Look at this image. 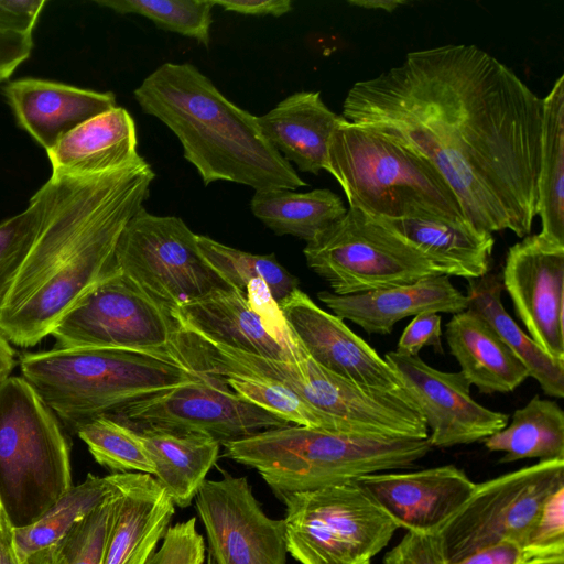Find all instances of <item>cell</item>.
Returning <instances> with one entry per match:
<instances>
[{
	"instance_id": "cell-1",
	"label": "cell",
	"mask_w": 564,
	"mask_h": 564,
	"mask_svg": "<svg viewBox=\"0 0 564 564\" xmlns=\"http://www.w3.org/2000/svg\"><path fill=\"white\" fill-rule=\"evenodd\" d=\"M341 116L431 162L477 229L531 232L543 98L487 52L473 44L410 52L355 83Z\"/></svg>"
},
{
	"instance_id": "cell-2",
	"label": "cell",
	"mask_w": 564,
	"mask_h": 564,
	"mask_svg": "<svg viewBox=\"0 0 564 564\" xmlns=\"http://www.w3.org/2000/svg\"><path fill=\"white\" fill-rule=\"evenodd\" d=\"M155 173L141 162L91 176H55L39 235L3 305L0 335L32 347L89 290L119 271L115 251Z\"/></svg>"
},
{
	"instance_id": "cell-3",
	"label": "cell",
	"mask_w": 564,
	"mask_h": 564,
	"mask_svg": "<svg viewBox=\"0 0 564 564\" xmlns=\"http://www.w3.org/2000/svg\"><path fill=\"white\" fill-rule=\"evenodd\" d=\"M134 98L177 137L205 185L228 181L256 192L307 185L263 137L257 116L228 100L194 65L162 64Z\"/></svg>"
},
{
	"instance_id": "cell-4",
	"label": "cell",
	"mask_w": 564,
	"mask_h": 564,
	"mask_svg": "<svg viewBox=\"0 0 564 564\" xmlns=\"http://www.w3.org/2000/svg\"><path fill=\"white\" fill-rule=\"evenodd\" d=\"M230 459L256 469L276 498L404 469L432 448L427 438L332 432L300 425L226 442Z\"/></svg>"
},
{
	"instance_id": "cell-5",
	"label": "cell",
	"mask_w": 564,
	"mask_h": 564,
	"mask_svg": "<svg viewBox=\"0 0 564 564\" xmlns=\"http://www.w3.org/2000/svg\"><path fill=\"white\" fill-rule=\"evenodd\" d=\"M19 364L22 378L74 429L205 373L172 358L111 348L58 347L24 354Z\"/></svg>"
},
{
	"instance_id": "cell-6",
	"label": "cell",
	"mask_w": 564,
	"mask_h": 564,
	"mask_svg": "<svg viewBox=\"0 0 564 564\" xmlns=\"http://www.w3.org/2000/svg\"><path fill=\"white\" fill-rule=\"evenodd\" d=\"M325 171L338 182L349 207L371 217L468 221L431 162L344 117L329 139Z\"/></svg>"
},
{
	"instance_id": "cell-7",
	"label": "cell",
	"mask_w": 564,
	"mask_h": 564,
	"mask_svg": "<svg viewBox=\"0 0 564 564\" xmlns=\"http://www.w3.org/2000/svg\"><path fill=\"white\" fill-rule=\"evenodd\" d=\"M72 486L54 413L22 377H8L0 386V507L10 524H32Z\"/></svg>"
},
{
	"instance_id": "cell-8",
	"label": "cell",
	"mask_w": 564,
	"mask_h": 564,
	"mask_svg": "<svg viewBox=\"0 0 564 564\" xmlns=\"http://www.w3.org/2000/svg\"><path fill=\"white\" fill-rule=\"evenodd\" d=\"M295 344L294 362L218 344H207L206 360L215 375L235 372L271 380L352 433L427 438V426L415 404L399 395L362 388L344 379L312 359L296 336Z\"/></svg>"
},
{
	"instance_id": "cell-9",
	"label": "cell",
	"mask_w": 564,
	"mask_h": 564,
	"mask_svg": "<svg viewBox=\"0 0 564 564\" xmlns=\"http://www.w3.org/2000/svg\"><path fill=\"white\" fill-rule=\"evenodd\" d=\"M281 501L286 551L300 564H371L399 529L356 481Z\"/></svg>"
},
{
	"instance_id": "cell-10",
	"label": "cell",
	"mask_w": 564,
	"mask_h": 564,
	"mask_svg": "<svg viewBox=\"0 0 564 564\" xmlns=\"http://www.w3.org/2000/svg\"><path fill=\"white\" fill-rule=\"evenodd\" d=\"M303 253L337 295L452 276L445 267L354 207L306 242Z\"/></svg>"
},
{
	"instance_id": "cell-11",
	"label": "cell",
	"mask_w": 564,
	"mask_h": 564,
	"mask_svg": "<svg viewBox=\"0 0 564 564\" xmlns=\"http://www.w3.org/2000/svg\"><path fill=\"white\" fill-rule=\"evenodd\" d=\"M50 335L62 348L140 351L172 358L193 368L185 332L171 311L138 290L120 271L84 294L57 321Z\"/></svg>"
},
{
	"instance_id": "cell-12",
	"label": "cell",
	"mask_w": 564,
	"mask_h": 564,
	"mask_svg": "<svg viewBox=\"0 0 564 564\" xmlns=\"http://www.w3.org/2000/svg\"><path fill=\"white\" fill-rule=\"evenodd\" d=\"M183 219L142 207L123 228L115 251L117 268L138 290L172 311L230 286L198 250Z\"/></svg>"
},
{
	"instance_id": "cell-13",
	"label": "cell",
	"mask_w": 564,
	"mask_h": 564,
	"mask_svg": "<svg viewBox=\"0 0 564 564\" xmlns=\"http://www.w3.org/2000/svg\"><path fill=\"white\" fill-rule=\"evenodd\" d=\"M564 487V459L536 464L476 484L438 532L451 563L510 541L524 547L547 499Z\"/></svg>"
},
{
	"instance_id": "cell-14",
	"label": "cell",
	"mask_w": 564,
	"mask_h": 564,
	"mask_svg": "<svg viewBox=\"0 0 564 564\" xmlns=\"http://www.w3.org/2000/svg\"><path fill=\"white\" fill-rule=\"evenodd\" d=\"M110 416L134 431L155 427L195 432L220 444L291 424L238 395L223 377L207 372L132 402Z\"/></svg>"
},
{
	"instance_id": "cell-15",
	"label": "cell",
	"mask_w": 564,
	"mask_h": 564,
	"mask_svg": "<svg viewBox=\"0 0 564 564\" xmlns=\"http://www.w3.org/2000/svg\"><path fill=\"white\" fill-rule=\"evenodd\" d=\"M216 564H286L283 520L268 517L246 477L206 479L195 496Z\"/></svg>"
},
{
	"instance_id": "cell-16",
	"label": "cell",
	"mask_w": 564,
	"mask_h": 564,
	"mask_svg": "<svg viewBox=\"0 0 564 564\" xmlns=\"http://www.w3.org/2000/svg\"><path fill=\"white\" fill-rule=\"evenodd\" d=\"M383 358L422 414L431 431L427 440L432 447L484 441L508 424V414L489 410L471 398V384L460 371H441L419 356L395 351Z\"/></svg>"
},
{
	"instance_id": "cell-17",
	"label": "cell",
	"mask_w": 564,
	"mask_h": 564,
	"mask_svg": "<svg viewBox=\"0 0 564 564\" xmlns=\"http://www.w3.org/2000/svg\"><path fill=\"white\" fill-rule=\"evenodd\" d=\"M501 280L530 337L564 360V246L540 234L524 237L509 248Z\"/></svg>"
},
{
	"instance_id": "cell-18",
	"label": "cell",
	"mask_w": 564,
	"mask_h": 564,
	"mask_svg": "<svg viewBox=\"0 0 564 564\" xmlns=\"http://www.w3.org/2000/svg\"><path fill=\"white\" fill-rule=\"evenodd\" d=\"M279 306L289 328L317 364L357 386L414 404L384 358L341 318L321 308L300 289Z\"/></svg>"
},
{
	"instance_id": "cell-19",
	"label": "cell",
	"mask_w": 564,
	"mask_h": 564,
	"mask_svg": "<svg viewBox=\"0 0 564 564\" xmlns=\"http://www.w3.org/2000/svg\"><path fill=\"white\" fill-rule=\"evenodd\" d=\"M359 484L398 528L438 533L471 496L474 482L454 465L359 477Z\"/></svg>"
},
{
	"instance_id": "cell-20",
	"label": "cell",
	"mask_w": 564,
	"mask_h": 564,
	"mask_svg": "<svg viewBox=\"0 0 564 564\" xmlns=\"http://www.w3.org/2000/svg\"><path fill=\"white\" fill-rule=\"evenodd\" d=\"M112 475L116 495L101 564H149L170 527L175 506L152 475Z\"/></svg>"
},
{
	"instance_id": "cell-21",
	"label": "cell",
	"mask_w": 564,
	"mask_h": 564,
	"mask_svg": "<svg viewBox=\"0 0 564 564\" xmlns=\"http://www.w3.org/2000/svg\"><path fill=\"white\" fill-rule=\"evenodd\" d=\"M336 316L362 328L367 334H391L401 319L424 312L457 314L468 308L469 300L448 275H435L414 283L370 290L349 295L330 291L317 293Z\"/></svg>"
},
{
	"instance_id": "cell-22",
	"label": "cell",
	"mask_w": 564,
	"mask_h": 564,
	"mask_svg": "<svg viewBox=\"0 0 564 564\" xmlns=\"http://www.w3.org/2000/svg\"><path fill=\"white\" fill-rule=\"evenodd\" d=\"M3 95L18 123L46 152L76 127L117 107L111 91L30 77L10 82Z\"/></svg>"
},
{
	"instance_id": "cell-23",
	"label": "cell",
	"mask_w": 564,
	"mask_h": 564,
	"mask_svg": "<svg viewBox=\"0 0 564 564\" xmlns=\"http://www.w3.org/2000/svg\"><path fill=\"white\" fill-rule=\"evenodd\" d=\"M171 313L183 330L205 343L282 361L296 360L294 334L292 352L268 333L246 295L231 288L215 290Z\"/></svg>"
},
{
	"instance_id": "cell-24",
	"label": "cell",
	"mask_w": 564,
	"mask_h": 564,
	"mask_svg": "<svg viewBox=\"0 0 564 564\" xmlns=\"http://www.w3.org/2000/svg\"><path fill=\"white\" fill-rule=\"evenodd\" d=\"M52 175L91 176L144 160L138 153L135 123L122 107L76 127L47 151Z\"/></svg>"
},
{
	"instance_id": "cell-25",
	"label": "cell",
	"mask_w": 564,
	"mask_h": 564,
	"mask_svg": "<svg viewBox=\"0 0 564 564\" xmlns=\"http://www.w3.org/2000/svg\"><path fill=\"white\" fill-rule=\"evenodd\" d=\"M257 119L263 137L284 160L317 175L326 169L329 139L343 116L333 112L318 91H299Z\"/></svg>"
},
{
	"instance_id": "cell-26",
	"label": "cell",
	"mask_w": 564,
	"mask_h": 564,
	"mask_svg": "<svg viewBox=\"0 0 564 564\" xmlns=\"http://www.w3.org/2000/svg\"><path fill=\"white\" fill-rule=\"evenodd\" d=\"M445 338L460 372L480 393L512 392L529 377L514 352L469 308L453 315Z\"/></svg>"
},
{
	"instance_id": "cell-27",
	"label": "cell",
	"mask_w": 564,
	"mask_h": 564,
	"mask_svg": "<svg viewBox=\"0 0 564 564\" xmlns=\"http://www.w3.org/2000/svg\"><path fill=\"white\" fill-rule=\"evenodd\" d=\"M372 218L445 267L452 276L476 279L489 271L495 245L492 234L479 230L468 221L431 217Z\"/></svg>"
},
{
	"instance_id": "cell-28",
	"label": "cell",
	"mask_w": 564,
	"mask_h": 564,
	"mask_svg": "<svg viewBox=\"0 0 564 564\" xmlns=\"http://www.w3.org/2000/svg\"><path fill=\"white\" fill-rule=\"evenodd\" d=\"M138 432L154 467V478L175 507L186 508L216 464L220 443L205 434L144 427Z\"/></svg>"
},
{
	"instance_id": "cell-29",
	"label": "cell",
	"mask_w": 564,
	"mask_h": 564,
	"mask_svg": "<svg viewBox=\"0 0 564 564\" xmlns=\"http://www.w3.org/2000/svg\"><path fill=\"white\" fill-rule=\"evenodd\" d=\"M501 273H487L467 280L468 308L485 319L499 338L521 360L545 394L564 397V360L552 358L506 311L502 301Z\"/></svg>"
},
{
	"instance_id": "cell-30",
	"label": "cell",
	"mask_w": 564,
	"mask_h": 564,
	"mask_svg": "<svg viewBox=\"0 0 564 564\" xmlns=\"http://www.w3.org/2000/svg\"><path fill=\"white\" fill-rule=\"evenodd\" d=\"M250 208L274 234L292 235L306 242L347 212L341 198L327 188L305 193L284 188L257 191Z\"/></svg>"
},
{
	"instance_id": "cell-31",
	"label": "cell",
	"mask_w": 564,
	"mask_h": 564,
	"mask_svg": "<svg viewBox=\"0 0 564 564\" xmlns=\"http://www.w3.org/2000/svg\"><path fill=\"white\" fill-rule=\"evenodd\" d=\"M482 442L488 451L503 453L500 463L564 459V412L557 402L536 394L514 411L509 425Z\"/></svg>"
},
{
	"instance_id": "cell-32",
	"label": "cell",
	"mask_w": 564,
	"mask_h": 564,
	"mask_svg": "<svg viewBox=\"0 0 564 564\" xmlns=\"http://www.w3.org/2000/svg\"><path fill=\"white\" fill-rule=\"evenodd\" d=\"M538 215L540 235L564 246V75L543 98Z\"/></svg>"
},
{
	"instance_id": "cell-33",
	"label": "cell",
	"mask_w": 564,
	"mask_h": 564,
	"mask_svg": "<svg viewBox=\"0 0 564 564\" xmlns=\"http://www.w3.org/2000/svg\"><path fill=\"white\" fill-rule=\"evenodd\" d=\"M115 491L112 474L105 477L89 474L83 482L64 492L35 522L13 529L15 550L21 563L34 552L61 541Z\"/></svg>"
},
{
	"instance_id": "cell-34",
	"label": "cell",
	"mask_w": 564,
	"mask_h": 564,
	"mask_svg": "<svg viewBox=\"0 0 564 564\" xmlns=\"http://www.w3.org/2000/svg\"><path fill=\"white\" fill-rule=\"evenodd\" d=\"M196 240L206 262L234 290L245 294L248 285L264 281L280 305L299 289L297 278L280 264L273 253L253 254L203 235H197Z\"/></svg>"
},
{
	"instance_id": "cell-35",
	"label": "cell",
	"mask_w": 564,
	"mask_h": 564,
	"mask_svg": "<svg viewBox=\"0 0 564 564\" xmlns=\"http://www.w3.org/2000/svg\"><path fill=\"white\" fill-rule=\"evenodd\" d=\"M95 460L113 473L154 474L138 432L110 415H98L75 426Z\"/></svg>"
},
{
	"instance_id": "cell-36",
	"label": "cell",
	"mask_w": 564,
	"mask_h": 564,
	"mask_svg": "<svg viewBox=\"0 0 564 564\" xmlns=\"http://www.w3.org/2000/svg\"><path fill=\"white\" fill-rule=\"evenodd\" d=\"M226 383L241 398L289 423L332 432L352 433L330 416L313 409L286 388L251 375L224 372ZM364 435V434H362Z\"/></svg>"
},
{
	"instance_id": "cell-37",
	"label": "cell",
	"mask_w": 564,
	"mask_h": 564,
	"mask_svg": "<svg viewBox=\"0 0 564 564\" xmlns=\"http://www.w3.org/2000/svg\"><path fill=\"white\" fill-rule=\"evenodd\" d=\"M121 14H139L159 29L192 37L208 46L213 22L210 0H95Z\"/></svg>"
},
{
	"instance_id": "cell-38",
	"label": "cell",
	"mask_w": 564,
	"mask_h": 564,
	"mask_svg": "<svg viewBox=\"0 0 564 564\" xmlns=\"http://www.w3.org/2000/svg\"><path fill=\"white\" fill-rule=\"evenodd\" d=\"M45 204V191L41 186L23 212L0 224V307L39 235Z\"/></svg>"
},
{
	"instance_id": "cell-39",
	"label": "cell",
	"mask_w": 564,
	"mask_h": 564,
	"mask_svg": "<svg viewBox=\"0 0 564 564\" xmlns=\"http://www.w3.org/2000/svg\"><path fill=\"white\" fill-rule=\"evenodd\" d=\"M115 495L54 544L64 564H101Z\"/></svg>"
},
{
	"instance_id": "cell-40",
	"label": "cell",
	"mask_w": 564,
	"mask_h": 564,
	"mask_svg": "<svg viewBox=\"0 0 564 564\" xmlns=\"http://www.w3.org/2000/svg\"><path fill=\"white\" fill-rule=\"evenodd\" d=\"M205 557V541L192 517L169 527L149 564H203Z\"/></svg>"
},
{
	"instance_id": "cell-41",
	"label": "cell",
	"mask_w": 564,
	"mask_h": 564,
	"mask_svg": "<svg viewBox=\"0 0 564 564\" xmlns=\"http://www.w3.org/2000/svg\"><path fill=\"white\" fill-rule=\"evenodd\" d=\"M523 550L529 556L564 554V487L545 502Z\"/></svg>"
},
{
	"instance_id": "cell-42",
	"label": "cell",
	"mask_w": 564,
	"mask_h": 564,
	"mask_svg": "<svg viewBox=\"0 0 564 564\" xmlns=\"http://www.w3.org/2000/svg\"><path fill=\"white\" fill-rule=\"evenodd\" d=\"M383 564H451L440 533L406 531Z\"/></svg>"
},
{
	"instance_id": "cell-43",
	"label": "cell",
	"mask_w": 564,
	"mask_h": 564,
	"mask_svg": "<svg viewBox=\"0 0 564 564\" xmlns=\"http://www.w3.org/2000/svg\"><path fill=\"white\" fill-rule=\"evenodd\" d=\"M441 322V315L434 312H424L413 316L400 336L394 351L414 357L419 356L424 347L431 346L435 351L443 354Z\"/></svg>"
},
{
	"instance_id": "cell-44",
	"label": "cell",
	"mask_w": 564,
	"mask_h": 564,
	"mask_svg": "<svg viewBox=\"0 0 564 564\" xmlns=\"http://www.w3.org/2000/svg\"><path fill=\"white\" fill-rule=\"evenodd\" d=\"M45 0H0V33L32 36Z\"/></svg>"
},
{
	"instance_id": "cell-45",
	"label": "cell",
	"mask_w": 564,
	"mask_h": 564,
	"mask_svg": "<svg viewBox=\"0 0 564 564\" xmlns=\"http://www.w3.org/2000/svg\"><path fill=\"white\" fill-rule=\"evenodd\" d=\"M527 556L522 546L505 541L451 564H521Z\"/></svg>"
},
{
	"instance_id": "cell-46",
	"label": "cell",
	"mask_w": 564,
	"mask_h": 564,
	"mask_svg": "<svg viewBox=\"0 0 564 564\" xmlns=\"http://www.w3.org/2000/svg\"><path fill=\"white\" fill-rule=\"evenodd\" d=\"M225 11L251 15H272L279 18L292 10L291 0H210Z\"/></svg>"
},
{
	"instance_id": "cell-47",
	"label": "cell",
	"mask_w": 564,
	"mask_h": 564,
	"mask_svg": "<svg viewBox=\"0 0 564 564\" xmlns=\"http://www.w3.org/2000/svg\"><path fill=\"white\" fill-rule=\"evenodd\" d=\"M0 564H22L15 550L13 528L0 508Z\"/></svg>"
},
{
	"instance_id": "cell-48",
	"label": "cell",
	"mask_w": 564,
	"mask_h": 564,
	"mask_svg": "<svg viewBox=\"0 0 564 564\" xmlns=\"http://www.w3.org/2000/svg\"><path fill=\"white\" fill-rule=\"evenodd\" d=\"M14 366V351L7 341L0 335V386L2 382L10 377V373Z\"/></svg>"
},
{
	"instance_id": "cell-49",
	"label": "cell",
	"mask_w": 564,
	"mask_h": 564,
	"mask_svg": "<svg viewBox=\"0 0 564 564\" xmlns=\"http://www.w3.org/2000/svg\"><path fill=\"white\" fill-rule=\"evenodd\" d=\"M22 564H64L55 545L42 549L28 556Z\"/></svg>"
},
{
	"instance_id": "cell-50",
	"label": "cell",
	"mask_w": 564,
	"mask_h": 564,
	"mask_svg": "<svg viewBox=\"0 0 564 564\" xmlns=\"http://www.w3.org/2000/svg\"><path fill=\"white\" fill-rule=\"evenodd\" d=\"M349 4L372 10H382L386 12H393L400 6H404L408 1L404 0H349Z\"/></svg>"
},
{
	"instance_id": "cell-51",
	"label": "cell",
	"mask_w": 564,
	"mask_h": 564,
	"mask_svg": "<svg viewBox=\"0 0 564 564\" xmlns=\"http://www.w3.org/2000/svg\"><path fill=\"white\" fill-rule=\"evenodd\" d=\"M521 564H564V554L545 556H527Z\"/></svg>"
},
{
	"instance_id": "cell-52",
	"label": "cell",
	"mask_w": 564,
	"mask_h": 564,
	"mask_svg": "<svg viewBox=\"0 0 564 564\" xmlns=\"http://www.w3.org/2000/svg\"><path fill=\"white\" fill-rule=\"evenodd\" d=\"M11 75H9L8 73H6L4 70H1L0 69V82L1 80H4L7 79L8 77H10Z\"/></svg>"
},
{
	"instance_id": "cell-53",
	"label": "cell",
	"mask_w": 564,
	"mask_h": 564,
	"mask_svg": "<svg viewBox=\"0 0 564 564\" xmlns=\"http://www.w3.org/2000/svg\"><path fill=\"white\" fill-rule=\"evenodd\" d=\"M207 564H216L213 556L209 553L207 555Z\"/></svg>"
},
{
	"instance_id": "cell-54",
	"label": "cell",
	"mask_w": 564,
	"mask_h": 564,
	"mask_svg": "<svg viewBox=\"0 0 564 564\" xmlns=\"http://www.w3.org/2000/svg\"><path fill=\"white\" fill-rule=\"evenodd\" d=\"M1 508V507H0Z\"/></svg>"
}]
</instances>
